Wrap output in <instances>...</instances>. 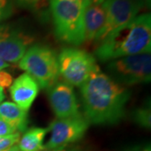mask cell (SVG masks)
Listing matches in <instances>:
<instances>
[{
  "instance_id": "cell-14",
  "label": "cell",
  "mask_w": 151,
  "mask_h": 151,
  "mask_svg": "<svg viewBox=\"0 0 151 151\" xmlns=\"http://www.w3.org/2000/svg\"><path fill=\"white\" fill-rule=\"evenodd\" d=\"M48 132L46 128H31L20 136L17 145L21 151H42L45 150L44 139Z\"/></svg>"
},
{
  "instance_id": "cell-5",
  "label": "cell",
  "mask_w": 151,
  "mask_h": 151,
  "mask_svg": "<svg viewBox=\"0 0 151 151\" xmlns=\"http://www.w3.org/2000/svg\"><path fill=\"white\" fill-rule=\"evenodd\" d=\"M109 76L121 86L148 83L151 80V55H134L108 61Z\"/></svg>"
},
{
  "instance_id": "cell-19",
  "label": "cell",
  "mask_w": 151,
  "mask_h": 151,
  "mask_svg": "<svg viewBox=\"0 0 151 151\" xmlns=\"http://www.w3.org/2000/svg\"><path fill=\"white\" fill-rule=\"evenodd\" d=\"M17 132L18 130L13 124H11L5 119L0 118V137L13 134Z\"/></svg>"
},
{
  "instance_id": "cell-12",
  "label": "cell",
  "mask_w": 151,
  "mask_h": 151,
  "mask_svg": "<svg viewBox=\"0 0 151 151\" xmlns=\"http://www.w3.org/2000/svg\"><path fill=\"white\" fill-rule=\"evenodd\" d=\"M105 23V11L102 4H90L84 12L85 41L97 40Z\"/></svg>"
},
{
  "instance_id": "cell-24",
  "label": "cell",
  "mask_w": 151,
  "mask_h": 151,
  "mask_svg": "<svg viewBox=\"0 0 151 151\" xmlns=\"http://www.w3.org/2000/svg\"><path fill=\"white\" fill-rule=\"evenodd\" d=\"M8 66H9V64L6 63L5 61H4L3 60L0 58V70H4V68L8 67Z\"/></svg>"
},
{
  "instance_id": "cell-10",
  "label": "cell",
  "mask_w": 151,
  "mask_h": 151,
  "mask_svg": "<svg viewBox=\"0 0 151 151\" xmlns=\"http://www.w3.org/2000/svg\"><path fill=\"white\" fill-rule=\"evenodd\" d=\"M50 106L58 119L81 116L72 86L65 81H56L48 89Z\"/></svg>"
},
{
  "instance_id": "cell-27",
  "label": "cell",
  "mask_w": 151,
  "mask_h": 151,
  "mask_svg": "<svg viewBox=\"0 0 151 151\" xmlns=\"http://www.w3.org/2000/svg\"><path fill=\"white\" fill-rule=\"evenodd\" d=\"M136 151H151L150 150V147H147V148H145V149H142V150H136Z\"/></svg>"
},
{
  "instance_id": "cell-17",
  "label": "cell",
  "mask_w": 151,
  "mask_h": 151,
  "mask_svg": "<svg viewBox=\"0 0 151 151\" xmlns=\"http://www.w3.org/2000/svg\"><path fill=\"white\" fill-rule=\"evenodd\" d=\"M20 139V133L17 132L13 134L0 137V151H4L12 146L15 145Z\"/></svg>"
},
{
  "instance_id": "cell-16",
  "label": "cell",
  "mask_w": 151,
  "mask_h": 151,
  "mask_svg": "<svg viewBox=\"0 0 151 151\" xmlns=\"http://www.w3.org/2000/svg\"><path fill=\"white\" fill-rule=\"evenodd\" d=\"M14 9V0H0V23L10 18Z\"/></svg>"
},
{
  "instance_id": "cell-15",
  "label": "cell",
  "mask_w": 151,
  "mask_h": 151,
  "mask_svg": "<svg viewBox=\"0 0 151 151\" xmlns=\"http://www.w3.org/2000/svg\"><path fill=\"white\" fill-rule=\"evenodd\" d=\"M134 123L145 129L151 128V110L150 107H141L136 108L132 113Z\"/></svg>"
},
{
  "instance_id": "cell-21",
  "label": "cell",
  "mask_w": 151,
  "mask_h": 151,
  "mask_svg": "<svg viewBox=\"0 0 151 151\" xmlns=\"http://www.w3.org/2000/svg\"><path fill=\"white\" fill-rule=\"evenodd\" d=\"M42 151H83L81 147L76 145H65L55 149H45Z\"/></svg>"
},
{
  "instance_id": "cell-20",
  "label": "cell",
  "mask_w": 151,
  "mask_h": 151,
  "mask_svg": "<svg viewBox=\"0 0 151 151\" xmlns=\"http://www.w3.org/2000/svg\"><path fill=\"white\" fill-rule=\"evenodd\" d=\"M14 79L13 76L7 71L0 70V87L4 90V88H8L13 83Z\"/></svg>"
},
{
  "instance_id": "cell-3",
  "label": "cell",
  "mask_w": 151,
  "mask_h": 151,
  "mask_svg": "<svg viewBox=\"0 0 151 151\" xmlns=\"http://www.w3.org/2000/svg\"><path fill=\"white\" fill-rule=\"evenodd\" d=\"M49 4L55 37L72 45L83 43L84 12L90 4L76 0H49Z\"/></svg>"
},
{
  "instance_id": "cell-2",
  "label": "cell",
  "mask_w": 151,
  "mask_h": 151,
  "mask_svg": "<svg viewBox=\"0 0 151 151\" xmlns=\"http://www.w3.org/2000/svg\"><path fill=\"white\" fill-rule=\"evenodd\" d=\"M151 15H137L125 25L109 34L98 43L95 55L107 62L134 55L150 54Z\"/></svg>"
},
{
  "instance_id": "cell-28",
  "label": "cell",
  "mask_w": 151,
  "mask_h": 151,
  "mask_svg": "<svg viewBox=\"0 0 151 151\" xmlns=\"http://www.w3.org/2000/svg\"><path fill=\"white\" fill-rule=\"evenodd\" d=\"M0 92H4V90H3V89H2L1 87H0Z\"/></svg>"
},
{
  "instance_id": "cell-7",
  "label": "cell",
  "mask_w": 151,
  "mask_h": 151,
  "mask_svg": "<svg viewBox=\"0 0 151 151\" xmlns=\"http://www.w3.org/2000/svg\"><path fill=\"white\" fill-rule=\"evenodd\" d=\"M102 5L105 11V23L96 40L97 43L129 23L141 10L134 0H104Z\"/></svg>"
},
{
  "instance_id": "cell-8",
  "label": "cell",
  "mask_w": 151,
  "mask_h": 151,
  "mask_svg": "<svg viewBox=\"0 0 151 151\" xmlns=\"http://www.w3.org/2000/svg\"><path fill=\"white\" fill-rule=\"evenodd\" d=\"M89 124L82 116L56 119L49 127L50 137L45 149H55L73 144L84 136Z\"/></svg>"
},
{
  "instance_id": "cell-26",
  "label": "cell",
  "mask_w": 151,
  "mask_h": 151,
  "mask_svg": "<svg viewBox=\"0 0 151 151\" xmlns=\"http://www.w3.org/2000/svg\"><path fill=\"white\" fill-rule=\"evenodd\" d=\"M4 98H5L4 93V92H0V103L4 100Z\"/></svg>"
},
{
  "instance_id": "cell-22",
  "label": "cell",
  "mask_w": 151,
  "mask_h": 151,
  "mask_svg": "<svg viewBox=\"0 0 151 151\" xmlns=\"http://www.w3.org/2000/svg\"><path fill=\"white\" fill-rule=\"evenodd\" d=\"M136 4L142 9L143 8H150V7L151 0H134Z\"/></svg>"
},
{
  "instance_id": "cell-18",
  "label": "cell",
  "mask_w": 151,
  "mask_h": 151,
  "mask_svg": "<svg viewBox=\"0 0 151 151\" xmlns=\"http://www.w3.org/2000/svg\"><path fill=\"white\" fill-rule=\"evenodd\" d=\"M17 4L22 8L35 11L44 5L45 0H15Z\"/></svg>"
},
{
  "instance_id": "cell-13",
  "label": "cell",
  "mask_w": 151,
  "mask_h": 151,
  "mask_svg": "<svg viewBox=\"0 0 151 151\" xmlns=\"http://www.w3.org/2000/svg\"><path fill=\"white\" fill-rule=\"evenodd\" d=\"M0 118L13 124L21 133L25 131L28 125V111L20 108L15 103L2 102L0 103Z\"/></svg>"
},
{
  "instance_id": "cell-25",
  "label": "cell",
  "mask_w": 151,
  "mask_h": 151,
  "mask_svg": "<svg viewBox=\"0 0 151 151\" xmlns=\"http://www.w3.org/2000/svg\"><path fill=\"white\" fill-rule=\"evenodd\" d=\"M4 151H21V150H19V148L18 147V145H15L12 146V147H10L9 149H8V150H6Z\"/></svg>"
},
{
  "instance_id": "cell-11",
  "label": "cell",
  "mask_w": 151,
  "mask_h": 151,
  "mask_svg": "<svg viewBox=\"0 0 151 151\" xmlns=\"http://www.w3.org/2000/svg\"><path fill=\"white\" fill-rule=\"evenodd\" d=\"M40 92V86L32 76L26 72L19 76L9 86V93L14 103L28 111Z\"/></svg>"
},
{
  "instance_id": "cell-1",
  "label": "cell",
  "mask_w": 151,
  "mask_h": 151,
  "mask_svg": "<svg viewBox=\"0 0 151 151\" xmlns=\"http://www.w3.org/2000/svg\"><path fill=\"white\" fill-rule=\"evenodd\" d=\"M80 87L84 118L88 124L109 125L124 119L131 92L99 67Z\"/></svg>"
},
{
  "instance_id": "cell-4",
  "label": "cell",
  "mask_w": 151,
  "mask_h": 151,
  "mask_svg": "<svg viewBox=\"0 0 151 151\" xmlns=\"http://www.w3.org/2000/svg\"><path fill=\"white\" fill-rule=\"evenodd\" d=\"M18 63L22 70L35 80L40 88L48 89L58 80L57 56L48 46L30 45Z\"/></svg>"
},
{
  "instance_id": "cell-23",
  "label": "cell",
  "mask_w": 151,
  "mask_h": 151,
  "mask_svg": "<svg viewBox=\"0 0 151 151\" xmlns=\"http://www.w3.org/2000/svg\"><path fill=\"white\" fill-rule=\"evenodd\" d=\"M81 3H85L87 4H102L104 0H76Z\"/></svg>"
},
{
  "instance_id": "cell-9",
  "label": "cell",
  "mask_w": 151,
  "mask_h": 151,
  "mask_svg": "<svg viewBox=\"0 0 151 151\" xmlns=\"http://www.w3.org/2000/svg\"><path fill=\"white\" fill-rule=\"evenodd\" d=\"M34 38L19 28L10 24H0V58L6 63H18Z\"/></svg>"
},
{
  "instance_id": "cell-6",
  "label": "cell",
  "mask_w": 151,
  "mask_h": 151,
  "mask_svg": "<svg viewBox=\"0 0 151 151\" xmlns=\"http://www.w3.org/2000/svg\"><path fill=\"white\" fill-rule=\"evenodd\" d=\"M59 76L71 86H81L99 67L92 55L81 49H63L57 56Z\"/></svg>"
}]
</instances>
